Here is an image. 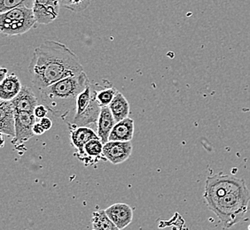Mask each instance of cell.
I'll use <instances>...</instances> for the list:
<instances>
[{
    "mask_svg": "<svg viewBox=\"0 0 250 230\" xmlns=\"http://www.w3.org/2000/svg\"><path fill=\"white\" fill-rule=\"evenodd\" d=\"M92 230H120L111 221L105 210L94 211L92 216Z\"/></svg>",
    "mask_w": 250,
    "mask_h": 230,
    "instance_id": "cell-17",
    "label": "cell"
},
{
    "mask_svg": "<svg viewBox=\"0 0 250 230\" xmlns=\"http://www.w3.org/2000/svg\"><path fill=\"white\" fill-rule=\"evenodd\" d=\"M101 107L96 100V89L90 82L77 96V106L71 120L68 122L72 128L88 127L98 122Z\"/></svg>",
    "mask_w": 250,
    "mask_h": 230,
    "instance_id": "cell-4",
    "label": "cell"
},
{
    "mask_svg": "<svg viewBox=\"0 0 250 230\" xmlns=\"http://www.w3.org/2000/svg\"><path fill=\"white\" fill-rule=\"evenodd\" d=\"M134 120L129 117L116 122L114 129L111 131L109 141H131L134 134Z\"/></svg>",
    "mask_w": 250,
    "mask_h": 230,
    "instance_id": "cell-14",
    "label": "cell"
},
{
    "mask_svg": "<svg viewBox=\"0 0 250 230\" xmlns=\"http://www.w3.org/2000/svg\"><path fill=\"white\" fill-rule=\"evenodd\" d=\"M109 108L116 122L125 120L130 115V104L119 91L116 93L115 98L111 102Z\"/></svg>",
    "mask_w": 250,
    "mask_h": 230,
    "instance_id": "cell-16",
    "label": "cell"
},
{
    "mask_svg": "<svg viewBox=\"0 0 250 230\" xmlns=\"http://www.w3.org/2000/svg\"><path fill=\"white\" fill-rule=\"evenodd\" d=\"M37 22L33 9L16 7L0 14V32L5 36H20L27 33Z\"/></svg>",
    "mask_w": 250,
    "mask_h": 230,
    "instance_id": "cell-5",
    "label": "cell"
},
{
    "mask_svg": "<svg viewBox=\"0 0 250 230\" xmlns=\"http://www.w3.org/2000/svg\"><path fill=\"white\" fill-rule=\"evenodd\" d=\"M132 153L130 141H108L103 146V157L114 165L124 163L130 158Z\"/></svg>",
    "mask_w": 250,
    "mask_h": 230,
    "instance_id": "cell-8",
    "label": "cell"
},
{
    "mask_svg": "<svg viewBox=\"0 0 250 230\" xmlns=\"http://www.w3.org/2000/svg\"><path fill=\"white\" fill-rule=\"evenodd\" d=\"M99 135L89 127H76L71 129L70 139L73 145L78 151V156H84V146L92 139H99Z\"/></svg>",
    "mask_w": 250,
    "mask_h": 230,
    "instance_id": "cell-12",
    "label": "cell"
},
{
    "mask_svg": "<svg viewBox=\"0 0 250 230\" xmlns=\"http://www.w3.org/2000/svg\"><path fill=\"white\" fill-rule=\"evenodd\" d=\"M118 91L115 87H104L100 90L96 89V100L101 107L109 106L111 102L115 98Z\"/></svg>",
    "mask_w": 250,
    "mask_h": 230,
    "instance_id": "cell-18",
    "label": "cell"
},
{
    "mask_svg": "<svg viewBox=\"0 0 250 230\" xmlns=\"http://www.w3.org/2000/svg\"><path fill=\"white\" fill-rule=\"evenodd\" d=\"M7 73H8V70L6 69V68H2L1 69V71H0V81L2 82L4 79H5V77H7L6 75H7Z\"/></svg>",
    "mask_w": 250,
    "mask_h": 230,
    "instance_id": "cell-25",
    "label": "cell"
},
{
    "mask_svg": "<svg viewBox=\"0 0 250 230\" xmlns=\"http://www.w3.org/2000/svg\"><path fill=\"white\" fill-rule=\"evenodd\" d=\"M22 85L15 74L9 75L0 83V99L12 101L19 94Z\"/></svg>",
    "mask_w": 250,
    "mask_h": 230,
    "instance_id": "cell-15",
    "label": "cell"
},
{
    "mask_svg": "<svg viewBox=\"0 0 250 230\" xmlns=\"http://www.w3.org/2000/svg\"><path fill=\"white\" fill-rule=\"evenodd\" d=\"M36 117L33 113L16 112L15 113V137L13 143L22 144L30 139L34 134L33 127Z\"/></svg>",
    "mask_w": 250,
    "mask_h": 230,
    "instance_id": "cell-6",
    "label": "cell"
},
{
    "mask_svg": "<svg viewBox=\"0 0 250 230\" xmlns=\"http://www.w3.org/2000/svg\"><path fill=\"white\" fill-rule=\"evenodd\" d=\"M105 211L120 230L130 225L133 219V209L125 203L114 204L107 207Z\"/></svg>",
    "mask_w": 250,
    "mask_h": 230,
    "instance_id": "cell-9",
    "label": "cell"
},
{
    "mask_svg": "<svg viewBox=\"0 0 250 230\" xmlns=\"http://www.w3.org/2000/svg\"><path fill=\"white\" fill-rule=\"evenodd\" d=\"M103 146L104 144L101 142V140L92 139L88 142L84 146V158H89L91 159L96 158L99 159L103 157Z\"/></svg>",
    "mask_w": 250,
    "mask_h": 230,
    "instance_id": "cell-19",
    "label": "cell"
},
{
    "mask_svg": "<svg viewBox=\"0 0 250 230\" xmlns=\"http://www.w3.org/2000/svg\"><path fill=\"white\" fill-rule=\"evenodd\" d=\"M33 132L34 134L40 135V134H43L45 132V130L43 129V126H42L40 122H36L35 125H34Z\"/></svg>",
    "mask_w": 250,
    "mask_h": 230,
    "instance_id": "cell-22",
    "label": "cell"
},
{
    "mask_svg": "<svg viewBox=\"0 0 250 230\" xmlns=\"http://www.w3.org/2000/svg\"><path fill=\"white\" fill-rule=\"evenodd\" d=\"M83 72L77 55L64 43L53 40H46L35 49L29 66L32 85L39 91Z\"/></svg>",
    "mask_w": 250,
    "mask_h": 230,
    "instance_id": "cell-2",
    "label": "cell"
},
{
    "mask_svg": "<svg viewBox=\"0 0 250 230\" xmlns=\"http://www.w3.org/2000/svg\"><path fill=\"white\" fill-rule=\"evenodd\" d=\"M249 230H250V225L249 226Z\"/></svg>",
    "mask_w": 250,
    "mask_h": 230,
    "instance_id": "cell-27",
    "label": "cell"
},
{
    "mask_svg": "<svg viewBox=\"0 0 250 230\" xmlns=\"http://www.w3.org/2000/svg\"><path fill=\"white\" fill-rule=\"evenodd\" d=\"M116 124V120L111 113L109 106L101 107V114L98 119V135L103 144H106L109 141L111 131Z\"/></svg>",
    "mask_w": 250,
    "mask_h": 230,
    "instance_id": "cell-13",
    "label": "cell"
},
{
    "mask_svg": "<svg viewBox=\"0 0 250 230\" xmlns=\"http://www.w3.org/2000/svg\"><path fill=\"white\" fill-rule=\"evenodd\" d=\"M15 112L33 113L39 106V99L33 91L28 86H22L21 91L13 100L11 101Z\"/></svg>",
    "mask_w": 250,
    "mask_h": 230,
    "instance_id": "cell-11",
    "label": "cell"
},
{
    "mask_svg": "<svg viewBox=\"0 0 250 230\" xmlns=\"http://www.w3.org/2000/svg\"><path fill=\"white\" fill-rule=\"evenodd\" d=\"M39 122L42 124V126H43V129L45 130V131L51 130V128H52V126H53V122H52V120H50V119L47 118V117H44L43 119H41Z\"/></svg>",
    "mask_w": 250,
    "mask_h": 230,
    "instance_id": "cell-23",
    "label": "cell"
},
{
    "mask_svg": "<svg viewBox=\"0 0 250 230\" xmlns=\"http://www.w3.org/2000/svg\"><path fill=\"white\" fill-rule=\"evenodd\" d=\"M48 112L49 110L46 108V106H44L43 105H39L34 110V115H35L36 119L41 120L44 117H46Z\"/></svg>",
    "mask_w": 250,
    "mask_h": 230,
    "instance_id": "cell-21",
    "label": "cell"
},
{
    "mask_svg": "<svg viewBox=\"0 0 250 230\" xmlns=\"http://www.w3.org/2000/svg\"><path fill=\"white\" fill-rule=\"evenodd\" d=\"M204 198L226 229L244 219L249 211L250 193L245 180L230 174L217 173L207 178Z\"/></svg>",
    "mask_w": 250,
    "mask_h": 230,
    "instance_id": "cell-1",
    "label": "cell"
},
{
    "mask_svg": "<svg viewBox=\"0 0 250 230\" xmlns=\"http://www.w3.org/2000/svg\"><path fill=\"white\" fill-rule=\"evenodd\" d=\"M90 82L84 72L67 77L39 91L40 101L53 116L67 120L75 113L77 96Z\"/></svg>",
    "mask_w": 250,
    "mask_h": 230,
    "instance_id": "cell-3",
    "label": "cell"
},
{
    "mask_svg": "<svg viewBox=\"0 0 250 230\" xmlns=\"http://www.w3.org/2000/svg\"><path fill=\"white\" fill-rule=\"evenodd\" d=\"M15 112L11 101L0 103V131L13 138L15 137Z\"/></svg>",
    "mask_w": 250,
    "mask_h": 230,
    "instance_id": "cell-10",
    "label": "cell"
},
{
    "mask_svg": "<svg viewBox=\"0 0 250 230\" xmlns=\"http://www.w3.org/2000/svg\"><path fill=\"white\" fill-rule=\"evenodd\" d=\"M60 8L58 0H34L33 12L37 23H52L58 18Z\"/></svg>",
    "mask_w": 250,
    "mask_h": 230,
    "instance_id": "cell-7",
    "label": "cell"
},
{
    "mask_svg": "<svg viewBox=\"0 0 250 230\" xmlns=\"http://www.w3.org/2000/svg\"><path fill=\"white\" fill-rule=\"evenodd\" d=\"M0 136H1V146L3 147V146H4V141H5V140H4V134L1 133Z\"/></svg>",
    "mask_w": 250,
    "mask_h": 230,
    "instance_id": "cell-26",
    "label": "cell"
},
{
    "mask_svg": "<svg viewBox=\"0 0 250 230\" xmlns=\"http://www.w3.org/2000/svg\"><path fill=\"white\" fill-rule=\"evenodd\" d=\"M34 0H0V14L16 7H28L33 9Z\"/></svg>",
    "mask_w": 250,
    "mask_h": 230,
    "instance_id": "cell-20",
    "label": "cell"
},
{
    "mask_svg": "<svg viewBox=\"0 0 250 230\" xmlns=\"http://www.w3.org/2000/svg\"><path fill=\"white\" fill-rule=\"evenodd\" d=\"M61 6H65L66 8L71 9L73 6V0H58Z\"/></svg>",
    "mask_w": 250,
    "mask_h": 230,
    "instance_id": "cell-24",
    "label": "cell"
}]
</instances>
